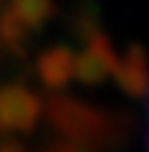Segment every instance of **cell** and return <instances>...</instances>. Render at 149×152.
Listing matches in <instances>:
<instances>
[{"label": "cell", "mask_w": 149, "mask_h": 152, "mask_svg": "<svg viewBox=\"0 0 149 152\" xmlns=\"http://www.w3.org/2000/svg\"><path fill=\"white\" fill-rule=\"evenodd\" d=\"M44 114L50 126L61 134L58 140H67L85 149H120L129 140L123 123L111 111H102L67 94H53L50 102L44 105Z\"/></svg>", "instance_id": "cell-1"}, {"label": "cell", "mask_w": 149, "mask_h": 152, "mask_svg": "<svg viewBox=\"0 0 149 152\" xmlns=\"http://www.w3.org/2000/svg\"><path fill=\"white\" fill-rule=\"evenodd\" d=\"M44 117L41 96L23 82L0 85V134H32Z\"/></svg>", "instance_id": "cell-2"}, {"label": "cell", "mask_w": 149, "mask_h": 152, "mask_svg": "<svg viewBox=\"0 0 149 152\" xmlns=\"http://www.w3.org/2000/svg\"><path fill=\"white\" fill-rule=\"evenodd\" d=\"M85 47L73 53V79L85 88H96L108 82L117 70V53H114L111 38L102 29H96L82 41Z\"/></svg>", "instance_id": "cell-3"}, {"label": "cell", "mask_w": 149, "mask_h": 152, "mask_svg": "<svg viewBox=\"0 0 149 152\" xmlns=\"http://www.w3.org/2000/svg\"><path fill=\"white\" fill-rule=\"evenodd\" d=\"M35 76L50 94H64V88L73 82V50L67 44L47 47L35 58Z\"/></svg>", "instance_id": "cell-4"}, {"label": "cell", "mask_w": 149, "mask_h": 152, "mask_svg": "<svg viewBox=\"0 0 149 152\" xmlns=\"http://www.w3.org/2000/svg\"><path fill=\"white\" fill-rule=\"evenodd\" d=\"M111 79H117L120 91H126L134 99L146 96V53L140 44H131L126 50V56L117 58V70Z\"/></svg>", "instance_id": "cell-5"}, {"label": "cell", "mask_w": 149, "mask_h": 152, "mask_svg": "<svg viewBox=\"0 0 149 152\" xmlns=\"http://www.w3.org/2000/svg\"><path fill=\"white\" fill-rule=\"evenodd\" d=\"M3 12L12 15V18L32 35L47 20H53V15H56V0H9V3L3 6Z\"/></svg>", "instance_id": "cell-6"}, {"label": "cell", "mask_w": 149, "mask_h": 152, "mask_svg": "<svg viewBox=\"0 0 149 152\" xmlns=\"http://www.w3.org/2000/svg\"><path fill=\"white\" fill-rule=\"evenodd\" d=\"M0 44L9 50V56L18 58L26 56V47H29V32L6 12H0Z\"/></svg>", "instance_id": "cell-7"}, {"label": "cell", "mask_w": 149, "mask_h": 152, "mask_svg": "<svg viewBox=\"0 0 149 152\" xmlns=\"http://www.w3.org/2000/svg\"><path fill=\"white\" fill-rule=\"evenodd\" d=\"M0 152H29V149L15 134H0Z\"/></svg>", "instance_id": "cell-8"}, {"label": "cell", "mask_w": 149, "mask_h": 152, "mask_svg": "<svg viewBox=\"0 0 149 152\" xmlns=\"http://www.w3.org/2000/svg\"><path fill=\"white\" fill-rule=\"evenodd\" d=\"M41 152H93V149H85V146H76V143H67V140H53V143H47Z\"/></svg>", "instance_id": "cell-9"}]
</instances>
